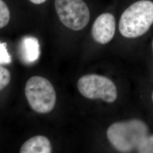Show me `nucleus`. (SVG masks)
<instances>
[{"instance_id":"8","label":"nucleus","mask_w":153,"mask_h":153,"mask_svg":"<svg viewBox=\"0 0 153 153\" xmlns=\"http://www.w3.org/2000/svg\"><path fill=\"white\" fill-rule=\"evenodd\" d=\"M21 153H50L52 146L49 140L45 136L31 137L25 142L20 149Z\"/></svg>"},{"instance_id":"14","label":"nucleus","mask_w":153,"mask_h":153,"mask_svg":"<svg viewBox=\"0 0 153 153\" xmlns=\"http://www.w3.org/2000/svg\"><path fill=\"white\" fill-rule=\"evenodd\" d=\"M152 100H153V94H152Z\"/></svg>"},{"instance_id":"9","label":"nucleus","mask_w":153,"mask_h":153,"mask_svg":"<svg viewBox=\"0 0 153 153\" xmlns=\"http://www.w3.org/2000/svg\"><path fill=\"white\" fill-rule=\"evenodd\" d=\"M10 14L5 2L0 0V29L5 27L10 21Z\"/></svg>"},{"instance_id":"4","label":"nucleus","mask_w":153,"mask_h":153,"mask_svg":"<svg viewBox=\"0 0 153 153\" xmlns=\"http://www.w3.org/2000/svg\"><path fill=\"white\" fill-rule=\"evenodd\" d=\"M54 5L61 22L71 30H82L89 23L90 10L84 0H55Z\"/></svg>"},{"instance_id":"2","label":"nucleus","mask_w":153,"mask_h":153,"mask_svg":"<svg viewBox=\"0 0 153 153\" xmlns=\"http://www.w3.org/2000/svg\"><path fill=\"white\" fill-rule=\"evenodd\" d=\"M147 126L138 120L116 123L109 126L107 132V137L113 146L124 153L138 148L147 136Z\"/></svg>"},{"instance_id":"11","label":"nucleus","mask_w":153,"mask_h":153,"mask_svg":"<svg viewBox=\"0 0 153 153\" xmlns=\"http://www.w3.org/2000/svg\"><path fill=\"white\" fill-rule=\"evenodd\" d=\"M11 62V56L7 51L6 43L0 42V65L9 64Z\"/></svg>"},{"instance_id":"10","label":"nucleus","mask_w":153,"mask_h":153,"mask_svg":"<svg viewBox=\"0 0 153 153\" xmlns=\"http://www.w3.org/2000/svg\"><path fill=\"white\" fill-rule=\"evenodd\" d=\"M138 152L141 153H153V135L146 136L137 148Z\"/></svg>"},{"instance_id":"6","label":"nucleus","mask_w":153,"mask_h":153,"mask_svg":"<svg viewBox=\"0 0 153 153\" xmlns=\"http://www.w3.org/2000/svg\"><path fill=\"white\" fill-rule=\"evenodd\" d=\"M116 22L112 13L106 12L100 14L95 20L91 28L94 40L98 43L105 44L114 38Z\"/></svg>"},{"instance_id":"1","label":"nucleus","mask_w":153,"mask_h":153,"mask_svg":"<svg viewBox=\"0 0 153 153\" xmlns=\"http://www.w3.org/2000/svg\"><path fill=\"white\" fill-rule=\"evenodd\" d=\"M153 24V1L139 0L126 7L121 15L119 28L126 38L141 36Z\"/></svg>"},{"instance_id":"3","label":"nucleus","mask_w":153,"mask_h":153,"mask_svg":"<svg viewBox=\"0 0 153 153\" xmlns=\"http://www.w3.org/2000/svg\"><path fill=\"white\" fill-rule=\"evenodd\" d=\"M25 95L30 107L39 114L49 113L55 107V88L48 79L42 76H33L28 80Z\"/></svg>"},{"instance_id":"7","label":"nucleus","mask_w":153,"mask_h":153,"mask_svg":"<svg viewBox=\"0 0 153 153\" xmlns=\"http://www.w3.org/2000/svg\"><path fill=\"white\" fill-rule=\"evenodd\" d=\"M40 55V45L37 39L33 36H27L23 39L21 43V57L25 63L33 64L38 60Z\"/></svg>"},{"instance_id":"12","label":"nucleus","mask_w":153,"mask_h":153,"mask_svg":"<svg viewBox=\"0 0 153 153\" xmlns=\"http://www.w3.org/2000/svg\"><path fill=\"white\" fill-rule=\"evenodd\" d=\"M10 73L9 71L0 65V91L7 86L10 81Z\"/></svg>"},{"instance_id":"5","label":"nucleus","mask_w":153,"mask_h":153,"mask_svg":"<svg viewBox=\"0 0 153 153\" xmlns=\"http://www.w3.org/2000/svg\"><path fill=\"white\" fill-rule=\"evenodd\" d=\"M78 89L85 98L101 99L107 103L114 102L117 91L114 83L105 76L88 74L81 77L78 81Z\"/></svg>"},{"instance_id":"13","label":"nucleus","mask_w":153,"mask_h":153,"mask_svg":"<svg viewBox=\"0 0 153 153\" xmlns=\"http://www.w3.org/2000/svg\"><path fill=\"white\" fill-rule=\"evenodd\" d=\"M29 1L35 5H40L44 3L45 1H47V0H29Z\"/></svg>"},{"instance_id":"15","label":"nucleus","mask_w":153,"mask_h":153,"mask_svg":"<svg viewBox=\"0 0 153 153\" xmlns=\"http://www.w3.org/2000/svg\"><path fill=\"white\" fill-rule=\"evenodd\" d=\"M152 47H153V42H152Z\"/></svg>"}]
</instances>
